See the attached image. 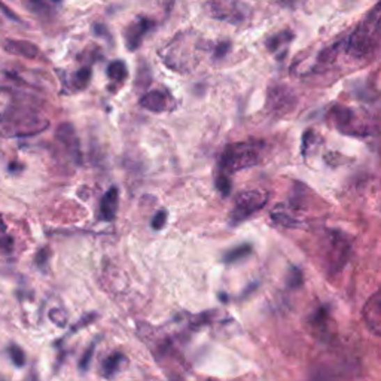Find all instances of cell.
Here are the masks:
<instances>
[{
	"instance_id": "cell-12",
	"label": "cell",
	"mask_w": 381,
	"mask_h": 381,
	"mask_svg": "<svg viewBox=\"0 0 381 381\" xmlns=\"http://www.w3.org/2000/svg\"><path fill=\"white\" fill-rule=\"evenodd\" d=\"M166 95L161 91H149L140 99V106L152 112H161L166 109Z\"/></svg>"
},
{
	"instance_id": "cell-24",
	"label": "cell",
	"mask_w": 381,
	"mask_h": 381,
	"mask_svg": "<svg viewBox=\"0 0 381 381\" xmlns=\"http://www.w3.org/2000/svg\"><path fill=\"white\" fill-rule=\"evenodd\" d=\"M94 348H95V343H93L88 348H86L84 356L81 357V361H79V369L81 371H86V369L90 368V362H91V359H93V355H94Z\"/></svg>"
},
{
	"instance_id": "cell-29",
	"label": "cell",
	"mask_w": 381,
	"mask_h": 381,
	"mask_svg": "<svg viewBox=\"0 0 381 381\" xmlns=\"http://www.w3.org/2000/svg\"><path fill=\"white\" fill-rule=\"evenodd\" d=\"M277 2L285 8H295L298 5V0H277Z\"/></svg>"
},
{
	"instance_id": "cell-17",
	"label": "cell",
	"mask_w": 381,
	"mask_h": 381,
	"mask_svg": "<svg viewBox=\"0 0 381 381\" xmlns=\"http://www.w3.org/2000/svg\"><path fill=\"white\" fill-rule=\"evenodd\" d=\"M90 79H91V69L90 68H82V69H79L78 72L75 73L73 82L76 85V88L84 90L85 86L90 84Z\"/></svg>"
},
{
	"instance_id": "cell-13",
	"label": "cell",
	"mask_w": 381,
	"mask_h": 381,
	"mask_svg": "<svg viewBox=\"0 0 381 381\" xmlns=\"http://www.w3.org/2000/svg\"><path fill=\"white\" fill-rule=\"evenodd\" d=\"M125 361V356L123 353H112L111 356H107L104 361L102 362V369L100 373L104 378H112L116 373L119 366H121V364Z\"/></svg>"
},
{
	"instance_id": "cell-7",
	"label": "cell",
	"mask_w": 381,
	"mask_h": 381,
	"mask_svg": "<svg viewBox=\"0 0 381 381\" xmlns=\"http://www.w3.org/2000/svg\"><path fill=\"white\" fill-rule=\"evenodd\" d=\"M364 320L369 329L381 336V289L366 301L364 307Z\"/></svg>"
},
{
	"instance_id": "cell-25",
	"label": "cell",
	"mask_w": 381,
	"mask_h": 381,
	"mask_svg": "<svg viewBox=\"0 0 381 381\" xmlns=\"http://www.w3.org/2000/svg\"><path fill=\"white\" fill-rule=\"evenodd\" d=\"M230 42H222V43H219V45H217L216 47V49H215V56H216V59H222L224 56H225V54L228 52V51H230Z\"/></svg>"
},
{
	"instance_id": "cell-21",
	"label": "cell",
	"mask_w": 381,
	"mask_h": 381,
	"mask_svg": "<svg viewBox=\"0 0 381 381\" xmlns=\"http://www.w3.org/2000/svg\"><path fill=\"white\" fill-rule=\"evenodd\" d=\"M49 319L54 322V325L60 326V328H66L68 318H66V311L61 309H52L49 311Z\"/></svg>"
},
{
	"instance_id": "cell-16",
	"label": "cell",
	"mask_w": 381,
	"mask_h": 381,
	"mask_svg": "<svg viewBox=\"0 0 381 381\" xmlns=\"http://www.w3.org/2000/svg\"><path fill=\"white\" fill-rule=\"evenodd\" d=\"M107 75L112 81L123 82L127 78L125 64L121 60H116V61L111 63V64H109V68H107Z\"/></svg>"
},
{
	"instance_id": "cell-19",
	"label": "cell",
	"mask_w": 381,
	"mask_h": 381,
	"mask_svg": "<svg viewBox=\"0 0 381 381\" xmlns=\"http://www.w3.org/2000/svg\"><path fill=\"white\" fill-rule=\"evenodd\" d=\"M216 188L219 189V192L222 195H225V197H226V195H230V192H231V179H230V176H226V174H222V173L217 174Z\"/></svg>"
},
{
	"instance_id": "cell-4",
	"label": "cell",
	"mask_w": 381,
	"mask_h": 381,
	"mask_svg": "<svg viewBox=\"0 0 381 381\" xmlns=\"http://www.w3.org/2000/svg\"><path fill=\"white\" fill-rule=\"evenodd\" d=\"M48 127V121L40 119L38 116H23V115H14V116H5L0 119V136L6 137H24V136H33L40 132H43Z\"/></svg>"
},
{
	"instance_id": "cell-1",
	"label": "cell",
	"mask_w": 381,
	"mask_h": 381,
	"mask_svg": "<svg viewBox=\"0 0 381 381\" xmlns=\"http://www.w3.org/2000/svg\"><path fill=\"white\" fill-rule=\"evenodd\" d=\"M259 162V150L254 143L240 141V143L228 145L219 160V173L231 176L244 169H250Z\"/></svg>"
},
{
	"instance_id": "cell-20",
	"label": "cell",
	"mask_w": 381,
	"mask_h": 381,
	"mask_svg": "<svg viewBox=\"0 0 381 381\" xmlns=\"http://www.w3.org/2000/svg\"><path fill=\"white\" fill-rule=\"evenodd\" d=\"M0 247L5 250L13 249V238L8 234V228L2 219V216H0Z\"/></svg>"
},
{
	"instance_id": "cell-23",
	"label": "cell",
	"mask_w": 381,
	"mask_h": 381,
	"mask_svg": "<svg viewBox=\"0 0 381 381\" xmlns=\"http://www.w3.org/2000/svg\"><path fill=\"white\" fill-rule=\"evenodd\" d=\"M166 224H167V212L158 210L157 215L152 217V228H154L155 231H160L166 226Z\"/></svg>"
},
{
	"instance_id": "cell-22",
	"label": "cell",
	"mask_w": 381,
	"mask_h": 381,
	"mask_svg": "<svg viewBox=\"0 0 381 381\" xmlns=\"http://www.w3.org/2000/svg\"><path fill=\"white\" fill-rule=\"evenodd\" d=\"M26 6L35 14H47L49 8L45 3V0H26Z\"/></svg>"
},
{
	"instance_id": "cell-3",
	"label": "cell",
	"mask_w": 381,
	"mask_h": 381,
	"mask_svg": "<svg viewBox=\"0 0 381 381\" xmlns=\"http://www.w3.org/2000/svg\"><path fill=\"white\" fill-rule=\"evenodd\" d=\"M268 201V194L263 189H250L242 192L234 201V208L230 215V221L233 225H238L249 219L250 216L258 213L265 208Z\"/></svg>"
},
{
	"instance_id": "cell-6",
	"label": "cell",
	"mask_w": 381,
	"mask_h": 381,
	"mask_svg": "<svg viewBox=\"0 0 381 381\" xmlns=\"http://www.w3.org/2000/svg\"><path fill=\"white\" fill-rule=\"evenodd\" d=\"M295 102V94H293L288 86L276 85L268 93V107L273 109L274 112L285 114L293 107Z\"/></svg>"
},
{
	"instance_id": "cell-8",
	"label": "cell",
	"mask_w": 381,
	"mask_h": 381,
	"mask_svg": "<svg viewBox=\"0 0 381 381\" xmlns=\"http://www.w3.org/2000/svg\"><path fill=\"white\" fill-rule=\"evenodd\" d=\"M152 24L154 23H152L150 20H148L145 17H139L134 23H132L127 27V30L124 31V40H125V45H127L128 51H136L140 47L145 33L146 31H149Z\"/></svg>"
},
{
	"instance_id": "cell-30",
	"label": "cell",
	"mask_w": 381,
	"mask_h": 381,
	"mask_svg": "<svg viewBox=\"0 0 381 381\" xmlns=\"http://www.w3.org/2000/svg\"><path fill=\"white\" fill-rule=\"evenodd\" d=\"M52 2H61V0H52Z\"/></svg>"
},
{
	"instance_id": "cell-15",
	"label": "cell",
	"mask_w": 381,
	"mask_h": 381,
	"mask_svg": "<svg viewBox=\"0 0 381 381\" xmlns=\"http://www.w3.org/2000/svg\"><path fill=\"white\" fill-rule=\"evenodd\" d=\"M252 252V247L249 244H240L231 250H228V252L224 255V263L225 264H234L237 261H242L244 258H247Z\"/></svg>"
},
{
	"instance_id": "cell-18",
	"label": "cell",
	"mask_w": 381,
	"mask_h": 381,
	"mask_svg": "<svg viewBox=\"0 0 381 381\" xmlns=\"http://www.w3.org/2000/svg\"><path fill=\"white\" fill-rule=\"evenodd\" d=\"M8 353H9L10 361L14 362L15 366H18V368L24 366V364H26V355L23 352V348L15 345V344H13V345H9Z\"/></svg>"
},
{
	"instance_id": "cell-5",
	"label": "cell",
	"mask_w": 381,
	"mask_h": 381,
	"mask_svg": "<svg viewBox=\"0 0 381 381\" xmlns=\"http://www.w3.org/2000/svg\"><path fill=\"white\" fill-rule=\"evenodd\" d=\"M325 244L326 247V261L331 270H341L347 263L348 252H350V243L347 242V235L339 231H329L326 234Z\"/></svg>"
},
{
	"instance_id": "cell-2",
	"label": "cell",
	"mask_w": 381,
	"mask_h": 381,
	"mask_svg": "<svg viewBox=\"0 0 381 381\" xmlns=\"http://www.w3.org/2000/svg\"><path fill=\"white\" fill-rule=\"evenodd\" d=\"M204 8L209 17L230 24H243L250 17V8L242 0H209Z\"/></svg>"
},
{
	"instance_id": "cell-10",
	"label": "cell",
	"mask_w": 381,
	"mask_h": 381,
	"mask_svg": "<svg viewBox=\"0 0 381 381\" xmlns=\"http://www.w3.org/2000/svg\"><path fill=\"white\" fill-rule=\"evenodd\" d=\"M3 49L13 56H20L26 59H36L39 54V48L29 40H15V39H6L3 42Z\"/></svg>"
},
{
	"instance_id": "cell-27",
	"label": "cell",
	"mask_w": 381,
	"mask_h": 381,
	"mask_svg": "<svg viewBox=\"0 0 381 381\" xmlns=\"http://www.w3.org/2000/svg\"><path fill=\"white\" fill-rule=\"evenodd\" d=\"M94 31H95V35H99V36H104V38H109V31H107V30L104 29V26H102V24H95Z\"/></svg>"
},
{
	"instance_id": "cell-9",
	"label": "cell",
	"mask_w": 381,
	"mask_h": 381,
	"mask_svg": "<svg viewBox=\"0 0 381 381\" xmlns=\"http://www.w3.org/2000/svg\"><path fill=\"white\" fill-rule=\"evenodd\" d=\"M57 140L66 148V150L72 155L76 162H81V150H79V140L76 137L75 128L72 124H61L57 128Z\"/></svg>"
},
{
	"instance_id": "cell-11",
	"label": "cell",
	"mask_w": 381,
	"mask_h": 381,
	"mask_svg": "<svg viewBox=\"0 0 381 381\" xmlns=\"http://www.w3.org/2000/svg\"><path fill=\"white\" fill-rule=\"evenodd\" d=\"M119 203V191L116 187H112L100 200V217L106 222H111L116 217Z\"/></svg>"
},
{
	"instance_id": "cell-26",
	"label": "cell",
	"mask_w": 381,
	"mask_h": 381,
	"mask_svg": "<svg viewBox=\"0 0 381 381\" xmlns=\"http://www.w3.org/2000/svg\"><path fill=\"white\" fill-rule=\"evenodd\" d=\"M48 259H49V249H42L40 252L38 254L36 263H38V265H39V267H45Z\"/></svg>"
},
{
	"instance_id": "cell-14",
	"label": "cell",
	"mask_w": 381,
	"mask_h": 381,
	"mask_svg": "<svg viewBox=\"0 0 381 381\" xmlns=\"http://www.w3.org/2000/svg\"><path fill=\"white\" fill-rule=\"evenodd\" d=\"M293 39V33L292 31H280V33L271 36L268 40H267V48L271 51V52H277L279 49H283V47H286L288 43Z\"/></svg>"
},
{
	"instance_id": "cell-28",
	"label": "cell",
	"mask_w": 381,
	"mask_h": 381,
	"mask_svg": "<svg viewBox=\"0 0 381 381\" xmlns=\"http://www.w3.org/2000/svg\"><path fill=\"white\" fill-rule=\"evenodd\" d=\"M0 9H2V10H3V14L8 15L10 20H14V21H18V20H20L15 14H13V10H10L9 8H6L3 3H0Z\"/></svg>"
}]
</instances>
